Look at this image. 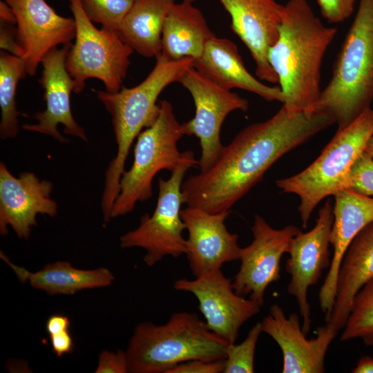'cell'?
I'll return each instance as SVG.
<instances>
[{"label": "cell", "mask_w": 373, "mask_h": 373, "mask_svg": "<svg viewBox=\"0 0 373 373\" xmlns=\"http://www.w3.org/2000/svg\"><path fill=\"white\" fill-rule=\"evenodd\" d=\"M175 0H134L117 32L133 51L157 57L162 52L165 18Z\"/></svg>", "instance_id": "obj_25"}, {"label": "cell", "mask_w": 373, "mask_h": 373, "mask_svg": "<svg viewBox=\"0 0 373 373\" xmlns=\"http://www.w3.org/2000/svg\"><path fill=\"white\" fill-rule=\"evenodd\" d=\"M0 256L21 283L28 282L33 288L50 295L74 294L83 289L108 286L114 280L113 274L106 267L86 270L75 268L69 262L57 261L31 272L13 264L3 252L1 251Z\"/></svg>", "instance_id": "obj_24"}, {"label": "cell", "mask_w": 373, "mask_h": 373, "mask_svg": "<svg viewBox=\"0 0 373 373\" xmlns=\"http://www.w3.org/2000/svg\"><path fill=\"white\" fill-rule=\"evenodd\" d=\"M52 352L57 356H62L73 352L74 343L69 330L50 335Z\"/></svg>", "instance_id": "obj_35"}, {"label": "cell", "mask_w": 373, "mask_h": 373, "mask_svg": "<svg viewBox=\"0 0 373 373\" xmlns=\"http://www.w3.org/2000/svg\"><path fill=\"white\" fill-rule=\"evenodd\" d=\"M372 99L373 0H360L332 77L314 111L329 113L342 129L370 108Z\"/></svg>", "instance_id": "obj_5"}, {"label": "cell", "mask_w": 373, "mask_h": 373, "mask_svg": "<svg viewBox=\"0 0 373 373\" xmlns=\"http://www.w3.org/2000/svg\"><path fill=\"white\" fill-rule=\"evenodd\" d=\"M16 18L19 44L28 75H35L44 57L75 37L74 18L61 17L45 0H4Z\"/></svg>", "instance_id": "obj_14"}, {"label": "cell", "mask_w": 373, "mask_h": 373, "mask_svg": "<svg viewBox=\"0 0 373 373\" xmlns=\"http://www.w3.org/2000/svg\"><path fill=\"white\" fill-rule=\"evenodd\" d=\"M229 344L196 314L175 312L164 324L145 321L135 327L125 351L128 372L167 373L191 360L224 359Z\"/></svg>", "instance_id": "obj_4"}, {"label": "cell", "mask_w": 373, "mask_h": 373, "mask_svg": "<svg viewBox=\"0 0 373 373\" xmlns=\"http://www.w3.org/2000/svg\"><path fill=\"white\" fill-rule=\"evenodd\" d=\"M194 61L191 57L169 60L159 55L153 70L137 86L122 87L116 93L93 90L111 115L117 146L116 155L105 173L101 201L104 222L111 219L112 208L119 193L120 180L134 140L157 118L160 111V104L157 102L162 90L171 83L178 82L187 70L193 67Z\"/></svg>", "instance_id": "obj_3"}, {"label": "cell", "mask_w": 373, "mask_h": 373, "mask_svg": "<svg viewBox=\"0 0 373 373\" xmlns=\"http://www.w3.org/2000/svg\"><path fill=\"white\" fill-rule=\"evenodd\" d=\"M365 151L373 157V136L369 140Z\"/></svg>", "instance_id": "obj_39"}, {"label": "cell", "mask_w": 373, "mask_h": 373, "mask_svg": "<svg viewBox=\"0 0 373 373\" xmlns=\"http://www.w3.org/2000/svg\"><path fill=\"white\" fill-rule=\"evenodd\" d=\"M0 21L16 24L13 10L5 1L0 2Z\"/></svg>", "instance_id": "obj_38"}, {"label": "cell", "mask_w": 373, "mask_h": 373, "mask_svg": "<svg viewBox=\"0 0 373 373\" xmlns=\"http://www.w3.org/2000/svg\"><path fill=\"white\" fill-rule=\"evenodd\" d=\"M262 332L271 336L280 347L283 373H323L325 372L327 351L338 330L326 323L319 327L316 336L307 339L296 313L287 317L283 309L273 304L260 322Z\"/></svg>", "instance_id": "obj_16"}, {"label": "cell", "mask_w": 373, "mask_h": 373, "mask_svg": "<svg viewBox=\"0 0 373 373\" xmlns=\"http://www.w3.org/2000/svg\"><path fill=\"white\" fill-rule=\"evenodd\" d=\"M333 221V205L328 199L319 209L314 227L307 232L299 231L291 240L287 252L289 258L285 270L291 276L287 292L296 299L306 335L310 332L312 323L307 292L318 283L323 269L330 267L329 247Z\"/></svg>", "instance_id": "obj_12"}, {"label": "cell", "mask_w": 373, "mask_h": 373, "mask_svg": "<svg viewBox=\"0 0 373 373\" xmlns=\"http://www.w3.org/2000/svg\"><path fill=\"white\" fill-rule=\"evenodd\" d=\"M75 22V42L66 55V67L73 81V92L82 93L86 81L95 78L106 90L122 88L133 50L117 30L97 28L83 10L80 0H68Z\"/></svg>", "instance_id": "obj_8"}, {"label": "cell", "mask_w": 373, "mask_h": 373, "mask_svg": "<svg viewBox=\"0 0 373 373\" xmlns=\"http://www.w3.org/2000/svg\"><path fill=\"white\" fill-rule=\"evenodd\" d=\"M71 44L55 48L44 57L42 75L39 79L44 90L46 108L35 114L36 124H23L22 128L49 135L61 143L68 141L57 130L64 126L66 134L87 142L84 128L75 121L71 111L70 93L73 81L66 70V59Z\"/></svg>", "instance_id": "obj_19"}, {"label": "cell", "mask_w": 373, "mask_h": 373, "mask_svg": "<svg viewBox=\"0 0 373 373\" xmlns=\"http://www.w3.org/2000/svg\"><path fill=\"white\" fill-rule=\"evenodd\" d=\"M231 17V28L249 49L256 75L262 81L278 83L269 60V48L278 38L284 6L275 0H218Z\"/></svg>", "instance_id": "obj_17"}, {"label": "cell", "mask_w": 373, "mask_h": 373, "mask_svg": "<svg viewBox=\"0 0 373 373\" xmlns=\"http://www.w3.org/2000/svg\"><path fill=\"white\" fill-rule=\"evenodd\" d=\"M347 189L366 196H373V157L365 151L351 169Z\"/></svg>", "instance_id": "obj_30"}, {"label": "cell", "mask_w": 373, "mask_h": 373, "mask_svg": "<svg viewBox=\"0 0 373 373\" xmlns=\"http://www.w3.org/2000/svg\"><path fill=\"white\" fill-rule=\"evenodd\" d=\"M159 104L157 118L137 137L133 162L122 175L111 218L124 216L134 209L137 202L149 200L153 195V181L156 174L164 169L172 172L191 152L178 150V142L184 132L171 104L162 100Z\"/></svg>", "instance_id": "obj_7"}, {"label": "cell", "mask_w": 373, "mask_h": 373, "mask_svg": "<svg viewBox=\"0 0 373 373\" xmlns=\"http://www.w3.org/2000/svg\"><path fill=\"white\" fill-rule=\"evenodd\" d=\"M361 338L373 345V278L356 294L352 303L341 341Z\"/></svg>", "instance_id": "obj_27"}, {"label": "cell", "mask_w": 373, "mask_h": 373, "mask_svg": "<svg viewBox=\"0 0 373 373\" xmlns=\"http://www.w3.org/2000/svg\"><path fill=\"white\" fill-rule=\"evenodd\" d=\"M229 213L230 211L210 213L189 206L182 209L181 216L188 231L185 255L195 277L239 260L238 236L229 232L224 224Z\"/></svg>", "instance_id": "obj_18"}, {"label": "cell", "mask_w": 373, "mask_h": 373, "mask_svg": "<svg viewBox=\"0 0 373 373\" xmlns=\"http://www.w3.org/2000/svg\"><path fill=\"white\" fill-rule=\"evenodd\" d=\"M88 19L107 29L118 30L134 0H80Z\"/></svg>", "instance_id": "obj_29"}, {"label": "cell", "mask_w": 373, "mask_h": 373, "mask_svg": "<svg viewBox=\"0 0 373 373\" xmlns=\"http://www.w3.org/2000/svg\"><path fill=\"white\" fill-rule=\"evenodd\" d=\"M173 287L175 290L194 295L207 327L229 343H236L242 325L262 307L255 300L236 293L232 281L221 269L193 280L178 279Z\"/></svg>", "instance_id": "obj_13"}, {"label": "cell", "mask_w": 373, "mask_h": 373, "mask_svg": "<svg viewBox=\"0 0 373 373\" xmlns=\"http://www.w3.org/2000/svg\"><path fill=\"white\" fill-rule=\"evenodd\" d=\"M224 359L191 360L178 364L167 373H220L223 372Z\"/></svg>", "instance_id": "obj_33"}, {"label": "cell", "mask_w": 373, "mask_h": 373, "mask_svg": "<svg viewBox=\"0 0 373 373\" xmlns=\"http://www.w3.org/2000/svg\"><path fill=\"white\" fill-rule=\"evenodd\" d=\"M193 67L217 85L228 89L240 88L264 99L284 102L279 86H269L254 77L245 66L237 46L226 38L213 37Z\"/></svg>", "instance_id": "obj_21"}, {"label": "cell", "mask_w": 373, "mask_h": 373, "mask_svg": "<svg viewBox=\"0 0 373 373\" xmlns=\"http://www.w3.org/2000/svg\"><path fill=\"white\" fill-rule=\"evenodd\" d=\"M322 16L329 23L344 21L352 14L356 0H317Z\"/></svg>", "instance_id": "obj_31"}, {"label": "cell", "mask_w": 373, "mask_h": 373, "mask_svg": "<svg viewBox=\"0 0 373 373\" xmlns=\"http://www.w3.org/2000/svg\"><path fill=\"white\" fill-rule=\"evenodd\" d=\"M51 182L40 180L32 172L14 176L0 163V233H8L10 226L21 239H28L37 225V216L55 217L57 204L50 198Z\"/></svg>", "instance_id": "obj_15"}, {"label": "cell", "mask_w": 373, "mask_h": 373, "mask_svg": "<svg viewBox=\"0 0 373 373\" xmlns=\"http://www.w3.org/2000/svg\"><path fill=\"white\" fill-rule=\"evenodd\" d=\"M28 75L24 60L1 50L0 52V137H15L19 130L16 91L19 81Z\"/></svg>", "instance_id": "obj_26"}, {"label": "cell", "mask_w": 373, "mask_h": 373, "mask_svg": "<svg viewBox=\"0 0 373 373\" xmlns=\"http://www.w3.org/2000/svg\"><path fill=\"white\" fill-rule=\"evenodd\" d=\"M334 123L329 113L290 112L283 105L238 133L209 170L183 182L184 204L210 213L230 211L280 157Z\"/></svg>", "instance_id": "obj_1"}, {"label": "cell", "mask_w": 373, "mask_h": 373, "mask_svg": "<svg viewBox=\"0 0 373 373\" xmlns=\"http://www.w3.org/2000/svg\"><path fill=\"white\" fill-rule=\"evenodd\" d=\"M352 372L353 373H373V357L362 356Z\"/></svg>", "instance_id": "obj_37"}, {"label": "cell", "mask_w": 373, "mask_h": 373, "mask_svg": "<svg viewBox=\"0 0 373 373\" xmlns=\"http://www.w3.org/2000/svg\"><path fill=\"white\" fill-rule=\"evenodd\" d=\"M299 231L292 224L274 229L262 216L255 215L253 240L240 249V266L232 280L236 293L248 295L262 306L267 288L280 279V260Z\"/></svg>", "instance_id": "obj_11"}, {"label": "cell", "mask_w": 373, "mask_h": 373, "mask_svg": "<svg viewBox=\"0 0 373 373\" xmlns=\"http://www.w3.org/2000/svg\"><path fill=\"white\" fill-rule=\"evenodd\" d=\"M95 373L128 372L126 352L118 350L116 352L103 351L99 356Z\"/></svg>", "instance_id": "obj_32"}, {"label": "cell", "mask_w": 373, "mask_h": 373, "mask_svg": "<svg viewBox=\"0 0 373 373\" xmlns=\"http://www.w3.org/2000/svg\"><path fill=\"white\" fill-rule=\"evenodd\" d=\"M261 332V323L258 322L249 330L243 341L229 345L222 373L254 372L255 351Z\"/></svg>", "instance_id": "obj_28"}, {"label": "cell", "mask_w": 373, "mask_h": 373, "mask_svg": "<svg viewBox=\"0 0 373 373\" xmlns=\"http://www.w3.org/2000/svg\"><path fill=\"white\" fill-rule=\"evenodd\" d=\"M16 24L0 21V48L12 55L22 58L19 44Z\"/></svg>", "instance_id": "obj_34"}, {"label": "cell", "mask_w": 373, "mask_h": 373, "mask_svg": "<svg viewBox=\"0 0 373 373\" xmlns=\"http://www.w3.org/2000/svg\"><path fill=\"white\" fill-rule=\"evenodd\" d=\"M214 36L203 14L192 3H174L164 22L160 55L169 60H195Z\"/></svg>", "instance_id": "obj_23"}, {"label": "cell", "mask_w": 373, "mask_h": 373, "mask_svg": "<svg viewBox=\"0 0 373 373\" xmlns=\"http://www.w3.org/2000/svg\"><path fill=\"white\" fill-rule=\"evenodd\" d=\"M70 322L69 318L62 314L50 316L46 324V329L49 335L55 334L69 330Z\"/></svg>", "instance_id": "obj_36"}, {"label": "cell", "mask_w": 373, "mask_h": 373, "mask_svg": "<svg viewBox=\"0 0 373 373\" xmlns=\"http://www.w3.org/2000/svg\"><path fill=\"white\" fill-rule=\"evenodd\" d=\"M186 2L193 3L195 0H183Z\"/></svg>", "instance_id": "obj_40"}, {"label": "cell", "mask_w": 373, "mask_h": 373, "mask_svg": "<svg viewBox=\"0 0 373 373\" xmlns=\"http://www.w3.org/2000/svg\"><path fill=\"white\" fill-rule=\"evenodd\" d=\"M178 82L190 93L194 102L195 115L182 126L184 135H194L200 140L198 166L200 172H204L216 163L224 148L220 130L225 118L234 111H247L249 102L238 93L217 85L194 67L187 70Z\"/></svg>", "instance_id": "obj_10"}, {"label": "cell", "mask_w": 373, "mask_h": 373, "mask_svg": "<svg viewBox=\"0 0 373 373\" xmlns=\"http://www.w3.org/2000/svg\"><path fill=\"white\" fill-rule=\"evenodd\" d=\"M278 32L268 60L283 94V105L290 112L314 111L323 59L337 28L323 25L307 0H289Z\"/></svg>", "instance_id": "obj_2"}, {"label": "cell", "mask_w": 373, "mask_h": 373, "mask_svg": "<svg viewBox=\"0 0 373 373\" xmlns=\"http://www.w3.org/2000/svg\"><path fill=\"white\" fill-rule=\"evenodd\" d=\"M334 196V221L329 238L334 252L318 294L319 305L325 314V322L334 304L338 273L344 254L356 235L373 222V198L349 189L341 190Z\"/></svg>", "instance_id": "obj_20"}, {"label": "cell", "mask_w": 373, "mask_h": 373, "mask_svg": "<svg viewBox=\"0 0 373 373\" xmlns=\"http://www.w3.org/2000/svg\"><path fill=\"white\" fill-rule=\"evenodd\" d=\"M372 136L373 110L368 108L348 126L337 129L321 155L306 169L276 181L282 192L300 198L298 210L303 228L324 198L347 189L351 169Z\"/></svg>", "instance_id": "obj_6"}, {"label": "cell", "mask_w": 373, "mask_h": 373, "mask_svg": "<svg viewBox=\"0 0 373 373\" xmlns=\"http://www.w3.org/2000/svg\"><path fill=\"white\" fill-rule=\"evenodd\" d=\"M373 278V222L353 239L341 261L336 294L326 322L338 331L345 325L353 300L360 289Z\"/></svg>", "instance_id": "obj_22"}, {"label": "cell", "mask_w": 373, "mask_h": 373, "mask_svg": "<svg viewBox=\"0 0 373 373\" xmlns=\"http://www.w3.org/2000/svg\"><path fill=\"white\" fill-rule=\"evenodd\" d=\"M194 152L171 172L167 180H158V197L152 215H144L135 229L119 238L123 249L140 247L146 251L144 262L155 265L166 256L178 258L186 253V239L183 236L186 226L181 216L184 204L182 185L184 175L191 167L198 165Z\"/></svg>", "instance_id": "obj_9"}]
</instances>
